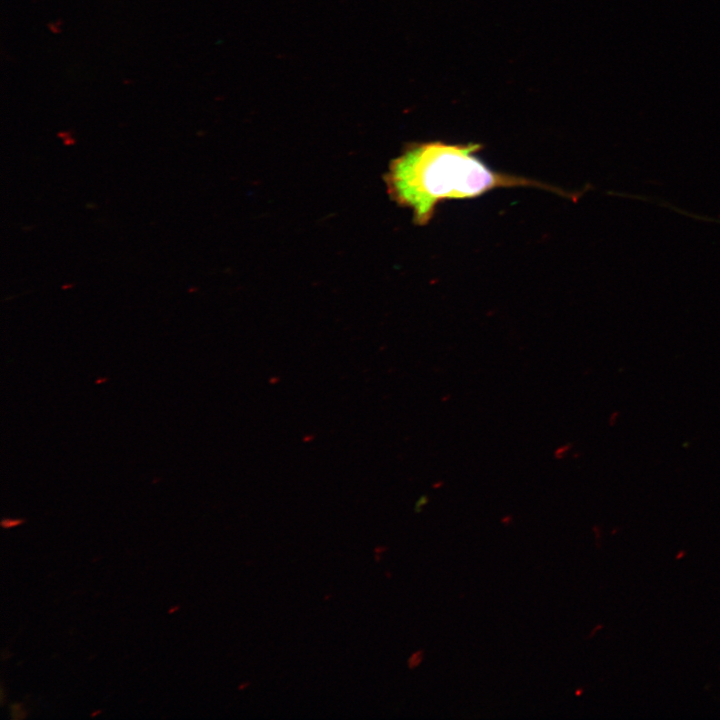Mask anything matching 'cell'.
<instances>
[{"label": "cell", "instance_id": "3957f363", "mask_svg": "<svg viewBox=\"0 0 720 720\" xmlns=\"http://www.w3.org/2000/svg\"><path fill=\"white\" fill-rule=\"evenodd\" d=\"M427 502L428 497L426 495H422L415 504V511L417 513L421 512L422 508L427 504Z\"/></svg>", "mask_w": 720, "mask_h": 720}, {"label": "cell", "instance_id": "7a4b0ae2", "mask_svg": "<svg viewBox=\"0 0 720 720\" xmlns=\"http://www.w3.org/2000/svg\"><path fill=\"white\" fill-rule=\"evenodd\" d=\"M424 659V651L422 649L414 652L408 659V667L414 669L418 667Z\"/></svg>", "mask_w": 720, "mask_h": 720}, {"label": "cell", "instance_id": "6da1fadb", "mask_svg": "<svg viewBox=\"0 0 720 720\" xmlns=\"http://www.w3.org/2000/svg\"><path fill=\"white\" fill-rule=\"evenodd\" d=\"M482 148L480 143H410L385 174L388 193L410 209L414 223L421 226L431 221L439 203L475 198L497 188L534 187L576 199L560 188L491 169L476 156Z\"/></svg>", "mask_w": 720, "mask_h": 720}]
</instances>
